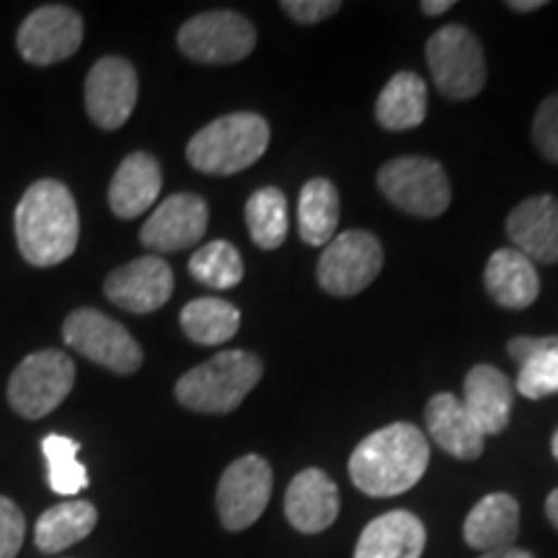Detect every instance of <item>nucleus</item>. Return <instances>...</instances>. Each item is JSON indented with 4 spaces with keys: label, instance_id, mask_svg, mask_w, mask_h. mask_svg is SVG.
Returning a JSON list of instances; mask_svg holds the SVG:
<instances>
[{
    "label": "nucleus",
    "instance_id": "nucleus-31",
    "mask_svg": "<svg viewBox=\"0 0 558 558\" xmlns=\"http://www.w3.org/2000/svg\"><path fill=\"white\" fill-rule=\"evenodd\" d=\"M47 465H50V488L60 497H75L88 486V473L78 460V442L62 435H47L41 439Z\"/></svg>",
    "mask_w": 558,
    "mask_h": 558
},
{
    "label": "nucleus",
    "instance_id": "nucleus-34",
    "mask_svg": "<svg viewBox=\"0 0 558 558\" xmlns=\"http://www.w3.org/2000/svg\"><path fill=\"white\" fill-rule=\"evenodd\" d=\"M279 9L295 19L298 24H318L341 9L339 0H282Z\"/></svg>",
    "mask_w": 558,
    "mask_h": 558
},
{
    "label": "nucleus",
    "instance_id": "nucleus-30",
    "mask_svg": "<svg viewBox=\"0 0 558 558\" xmlns=\"http://www.w3.org/2000/svg\"><path fill=\"white\" fill-rule=\"evenodd\" d=\"M190 275L213 290H230L243 279V262L239 248L228 241H213L190 259Z\"/></svg>",
    "mask_w": 558,
    "mask_h": 558
},
{
    "label": "nucleus",
    "instance_id": "nucleus-10",
    "mask_svg": "<svg viewBox=\"0 0 558 558\" xmlns=\"http://www.w3.org/2000/svg\"><path fill=\"white\" fill-rule=\"evenodd\" d=\"M383 269L380 241L367 230H347L326 243L318 262V282L329 295H357Z\"/></svg>",
    "mask_w": 558,
    "mask_h": 558
},
{
    "label": "nucleus",
    "instance_id": "nucleus-18",
    "mask_svg": "<svg viewBox=\"0 0 558 558\" xmlns=\"http://www.w3.org/2000/svg\"><path fill=\"white\" fill-rule=\"evenodd\" d=\"M163 173L160 163L148 153H132L120 163L109 184V207L117 218L132 220L156 205Z\"/></svg>",
    "mask_w": 558,
    "mask_h": 558
},
{
    "label": "nucleus",
    "instance_id": "nucleus-11",
    "mask_svg": "<svg viewBox=\"0 0 558 558\" xmlns=\"http://www.w3.org/2000/svg\"><path fill=\"white\" fill-rule=\"evenodd\" d=\"M271 497V469L262 456H243L230 463L218 484L222 527L241 533L262 518Z\"/></svg>",
    "mask_w": 558,
    "mask_h": 558
},
{
    "label": "nucleus",
    "instance_id": "nucleus-32",
    "mask_svg": "<svg viewBox=\"0 0 558 558\" xmlns=\"http://www.w3.org/2000/svg\"><path fill=\"white\" fill-rule=\"evenodd\" d=\"M533 143L543 158L558 163V94L548 96L538 107L533 122Z\"/></svg>",
    "mask_w": 558,
    "mask_h": 558
},
{
    "label": "nucleus",
    "instance_id": "nucleus-25",
    "mask_svg": "<svg viewBox=\"0 0 558 558\" xmlns=\"http://www.w3.org/2000/svg\"><path fill=\"white\" fill-rule=\"evenodd\" d=\"M99 512L90 501H62L41 512L34 530V546L41 554H60L94 533Z\"/></svg>",
    "mask_w": 558,
    "mask_h": 558
},
{
    "label": "nucleus",
    "instance_id": "nucleus-9",
    "mask_svg": "<svg viewBox=\"0 0 558 558\" xmlns=\"http://www.w3.org/2000/svg\"><path fill=\"white\" fill-rule=\"evenodd\" d=\"M256 47V29L235 11H207L179 29V50L205 65H230L248 58Z\"/></svg>",
    "mask_w": 558,
    "mask_h": 558
},
{
    "label": "nucleus",
    "instance_id": "nucleus-17",
    "mask_svg": "<svg viewBox=\"0 0 558 558\" xmlns=\"http://www.w3.org/2000/svg\"><path fill=\"white\" fill-rule=\"evenodd\" d=\"M284 514L300 533H324L339 514L337 484L320 469L300 471L284 494Z\"/></svg>",
    "mask_w": 558,
    "mask_h": 558
},
{
    "label": "nucleus",
    "instance_id": "nucleus-5",
    "mask_svg": "<svg viewBox=\"0 0 558 558\" xmlns=\"http://www.w3.org/2000/svg\"><path fill=\"white\" fill-rule=\"evenodd\" d=\"M429 73L439 94L469 101L486 83V62L478 39L465 26H442L427 41Z\"/></svg>",
    "mask_w": 558,
    "mask_h": 558
},
{
    "label": "nucleus",
    "instance_id": "nucleus-20",
    "mask_svg": "<svg viewBox=\"0 0 558 558\" xmlns=\"http://www.w3.org/2000/svg\"><path fill=\"white\" fill-rule=\"evenodd\" d=\"M427 530L407 509L380 514L362 530L354 558H422Z\"/></svg>",
    "mask_w": 558,
    "mask_h": 558
},
{
    "label": "nucleus",
    "instance_id": "nucleus-23",
    "mask_svg": "<svg viewBox=\"0 0 558 558\" xmlns=\"http://www.w3.org/2000/svg\"><path fill=\"white\" fill-rule=\"evenodd\" d=\"M518 362V390L530 401L558 393V337H514L507 347Z\"/></svg>",
    "mask_w": 558,
    "mask_h": 558
},
{
    "label": "nucleus",
    "instance_id": "nucleus-29",
    "mask_svg": "<svg viewBox=\"0 0 558 558\" xmlns=\"http://www.w3.org/2000/svg\"><path fill=\"white\" fill-rule=\"evenodd\" d=\"M246 226L259 248L275 251L288 239V197L275 186H264L246 202Z\"/></svg>",
    "mask_w": 558,
    "mask_h": 558
},
{
    "label": "nucleus",
    "instance_id": "nucleus-4",
    "mask_svg": "<svg viewBox=\"0 0 558 558\" xmlns=\"http://www.w3.org/2000/svg\"><path fill=\"white\" fill-rule=\"evenodd\" d=\"M267 148L269 122L251 111H239L202 128L186 145V160L209 177H230L254 166Z\"/></svg>",
    "mask_w": 558,
    "mask_h": 558
},
{
    "label": "nucleus",
    "instance_id": "nucleus-35",
    "mask_svg": "<svg viewBox=\"0 0 558 558\" xmlns=\"http://www.w3.org/2000/svg\"><path fill=\"white\" fill-rule=\"evenodd\" d=\"M456 9V0H422V11L427 16H439V13Z\"/></svg>",
    "mask_w": 558,
    "mask_h": 558
},
{
    "label": "nucleus",
    "instance_id": "nucleus-2",
    "mask_svg": "<svg viewBox=\"0 0 558 558\" xmlns=\"http://www.w3.org/2000/svg\"><path fill=\"white\" fill-rule=\"evenodd\" d=\"M16 243L32 267H54L78 248L81 220L73 194L62 181L32 184L16 207Z\"/></svg>",
    "mask_w": 558,
    "mask_h": 558
},
{
    "label": "nucleus",
    "instance_id": "nucleus-12",
    "mask_svg": "<svg viewBox=\"0 0 558 558\" xmlns=\"http://www.w3.org/2000/svg\"><path fill=\"white\" fill-rule=\"evenodd\" d=\"M83 41V19L70 5H41L16 34L21 58L32 65H54L73 58Z\"/></svg>",
    "mask_w": 558,
    "mask_h": 558
},
{
    "label": "nucleus",
    "instance_id": "nucleus-37",
    "mask_svg": "<svg viewBox=\"0 0 558 558\" xmlns=\"http://www.w3.org/2000/svg\"><path fill=\"white\" fill-rule=\"evenodd\" d=\"M507 5L518 13H530V11L543 9L546 3H543V0H512V3H507Z\"/></svg>",
    "mask_w": 558,
    "mask_h": 558
},
{
    "label": "nucleus",
    "instance_id": "nucleus-1",
    "mask_svg": "<svg viewBox=\"0 0 558 558\" xmlns=\"http://www.w3.org/2000/svg\"><path fill=\"white\" fill-rule=\"evenodd\" d=\"M429 465L427 437L409 422L388 424L362 439L349 458L352 484L367 497H399Z\"/></svg>",
    "mask_w": 558,
    "mask_h": 558
},
{
    "label": "nucleus",
    "instance_id": "nucleus-39",
    "mask_svg": "<svg viewBox=\"0 0 558 558\" xmlns=\"http://www.w3.org/2000/svg\"><path fill=\"white\" fill-rule=\"evenodd\" d=\"M550 450H554V458L558 460V432L554 435V439H550Z\"/></svg>",
    "mask_w": 558,
    "mask_h": 558
},
{
    "label": "nucleus",
    "instance_id": "nucleus-6",
    "mask_svg": "<svg viewBox=\"0 0 558 558\" xmlns=\"http://www.w3.org/2000/svg\"><path fill=\"white\" fill-rule=\"evenodd\" d=\"M75 383V365L60 349H41L13 369L9 380V401L24 418L52 414Z\"/></svg>",
    "mask_w": 558,
    "mask_h": 558
},
{
    "label": "nucleus",
    "instance_id": "nucleus-24",
    "mask_svg": "<svg viewBox=\"0 0 558 558\" xmlns=\"http://www.w3.org/2000/svg\"><path fill=\"white\" fill-rule=\"evenodd\" d=\"M520 533V505L509 494H488L465 518V543L476 550L509 548Z\"/></svg>",
    "mask_w": 558,
    "mask_h": 558
},
{
    "label": "nucleus",
    "instance_id": "nucleus-21",
    "mask_svg": "<svg viewBox=\"0 0 558 558\" xmlns=\"http://www.w3.org/2000/svg\"><path fill=\"white\" fill-rule=\"evenodd\" d=\"M486 292L501 308H530L541 295V277L535 264L518 248L494 251L484 275Z\"/></svg>",
    "mask_w": 558,
    "mask_h": 558
},
{
    "label": "nucleus",
    "instance_id": "nucleus-14",
    "mask_svg": "<svg viewBox=\"0 0 558 558\" xmlns=\"http://www.w3.org/2000/svg\"><path fill=\"white\" fill-rule=\"evenodd\" d=\"M209 209L197 194H173L160 202L140 230V243L156 254H173L197 243L207 230Z\"/></svg>",
    "mask_w": 558,
    "mask_h": 558
},
{
    "label": "nucleus",
    "instance_id": "nucleus-16",
    "mask_svg": "<svg viewBox=\"0 0 558 558\" xmlns=\"http://www.w3.org/2000/svg\"><path fill=\"white\" fill-rule=\"evenodd\" d=\"M507 235L530 262H558V199L550 194L520 202L507 218Z\"/></svg>",
    "mask_w": 558,
    "mask_h": 558
},
{
    "label": "nucleus",
    "instance_id": "nucleus-15",
    "mask_svg": "<svg viewBox=\"0 0 558 558\" xmlns=\"http://www.w3.org/2000/svg\"><path fill=\"white\" fill-rule=\"evenodd\" d=\"M104 292L124 311L153 313L171 300L173 271L160 256H143L111 271L104 282Z\"/></svg>",
    "mask_w": 558,
    "mask_h": 558
},
{
    "label": "nucleus",
    "instance_id": "nucleus-26",
    "mask_svg": "<svg viewBox=\"0 0 558 558\" xmlns=\"http://www.w3.org/2000/svg\"><path fill=\"white\" fill-rule=\"evenodd\" d=\"M375 117L383 130H414L427 117V83L416 73H396L380 90L375 104Z\"/></svg>",
    "mask_w": 558,
    "mask_h": 558
},
{
    "label": "nucleus",
    "instance_id": "nucleus-38",
    "mask_svg": "<svg viewBox=\"0 0 558 558\" xmlns=\"http://www.w3.org/2000/svg\"><path fill=\"white\" fill-rule=\"evenodd\" d=\"M546 514L550 520V525H554L558 530V488H554V492L548 494L546 499Z\"/></svg>",
    "mask_w": 558,
    "mask_h": 558
},
{
    "label": "nucleus",
    "instance_id": "nucleus-3",
    "mask_svg": "<svg viewBox=\"0 0 558 558\" xmlns=\"http://www.w3.org/2000/svg\"><path fill=\"white\" fill-rule=\"evenodd\" d=\"M264 365L256 354L243 349H228L215 354L199 367L181 375L177 383V399L181 407L199 414H228L243 403V399L262 380Z\"/></svg>",
    "mask_w": 558,
    "mask_h": 558
},
{
    "label": "nucleus",
    "instance_id": "nucleus-13",
    "mask_svg": "<svg viewBox=\"0 0 558 558\" xmlns=\"http://www.w3.org/2000/svg\"><path fill=\"white\" fill-rule=\"evenodd\" d=\"M137 104V73L124 58H101L86 78V111L101 130H120Z\"/></svg>",
    "mask_w": 558,
    "mask_h": 558
},
{
    "label": "nucleus",
    "instance_id": "nucleus-33",
    "mask_svg": "<svg viewBox=\"0 0 558 558\" xmlns=\"http://www.w3.org/2000/svg\"><path fill=\"white\" fill-rule=\"evenodd\" d=\"M26 520L16 501L0 494V558H16L24 546Z\"/></svg>",
    "mask_w": 558,
    "mask_h": 558
},
{
    "label": "nucleus",
    "instance_id": "nucleus-8",
    "mask_svg": "<svg viewBox=\"0 0 558 558\" xmlns=\"http://www.w3.org/2000/svg\"><path fill=\"white\" fill-rule=\"evenodd\" d=\"M378 186L403 213L437 218L450 207L452 190L445 169L432 158H396L378 171Z\"/></svg>",
    "mask_w": 558,
    "mask_h": 558
},
{
    "label": "nucleus",
    "instance_id": "nucleus-27",
    "mask_svg": "<svg viewBox=\"0 0 558 558\" xmlns=\"http://www.w3.org/2000/svg\"><path fill=\"white\" fill-rule=\"evenodd\" d=\"M339 226V194L326 179H311L300 192L298 228L308 246H326Z\"/></svg>",
    "mask_w": 558,
    "mask_h": 558
},
{
    "label": "nucleus",
    "instance_id": "nucleus-7",
    "mask_svg": "<svg viewBox=\"0 0 558 558\" xmlns=\"http://www.w3.org/2000/svg\"><path fill=\"white\" fill-rule=\"evenodd\" d=\"M62 339L70 349L117 375H132L143 365V349L132 333L94 308L73 311L62 324Z\"/></svg>",
    "mask_w": 558,
    "mask_h": 558
},
{
    "label": "nucleus",
    "instance_id": "nucleus-22",
    "mask_svg": "<svg viewBox=\"0 0 558 558\" xmlns=\"http://www.w3.org/2000/svg\"><path fill=\"white\" fill-rule=\"evenodd\" d=\"M427 429L448 456L476 460L484 452V432L476 427L469 409L452 393H437L427 403Z\"/></svg>",
    "mask_w": 558,
    "mask_h": 558
},
{
    "label": "nucleus",
    "instance_id": "nucleus-19",
    "mask_svg": "<svg viewBox=\"0 0 558 558\" xmlns=\"http://www.w3.org/2000/svg\"><path fill=\"white\" fill-rule=\"evenodd\" d=\"M512 380L492 365H476L465 375L463 407L476 427L486 435H499L507 429L512 414Z\"/></svg>",
    "mask_w": 558,
    "mask_h": 558
},
{
    "label": "nucleus",
    "instance_id": "nucleus-28",
    "mask_svg": "<svg viewBox=\"0 0 558 558\" xmlns=\"http://www.w3.org/2000/svg\"><path fill=\"white\" fill-rule=\"evenodd\" d=\"M241 326V313L235 305L220 298H197L181 311V329L197 344L218 347L233 339Z\"/></svg>",
    "mask_w": 558,
    "mask_h": 558
},
{
    "label": "nucleus",
    "instance_id": "nucleus-36",
    "mask_svg": "<svg viewBox=\"0 0 558 558\" xmlns=\"http://www.w3.org/2000/svg\"><path fill=\"white\" fill-rule=\"evenodd\" d=\"M481 558H535V556L525 548L509 546V548H499V550H488V554H484Z\"/></svg>",
    "mask_w": 558,
    "mask_h": 558
}]
</instances>
